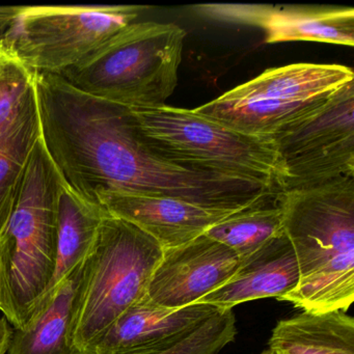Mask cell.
<instances>
[{
    "mask_svg": "<svg viewBox=\"0 0 354 354\" xmlns=\"http://www.w3.org/2000/svg\"><path fill=\"white\" fill-rule=\"evenodd\" d=\"M300 281L283 301L302 312H347L354 300V177L279 194Z\"/></svg>",
    "mask_w": 354,
    "mask_h": 354,
    "instance_id": "1",
    "label": "cell"
},
{
    "mask_svg": "<svg viewBox=\"0 0 354 354\" xmlns=\"http://www.w3.org/2000/svg\"><path fill=\"white\" fill-rule=\"evenodd\" d=\"M61 180L40 136L0 234V310L15 329L30 322L53 279Z\"/></svg>",
    "mask_w": 354,
    "mask_h": 354,
    "instance_id": "2",
    "label": "cell"
},
{
    "mask_svg": "<svg viewBox=\"0 0 354 354\" xmlns=\"http://www.w3.org/2000/svg\"><path fill=\"white\" fill-rule=\"evenodd\" d=\"M130 111L142 142L165 160L285 190V169L272 138L241 133L194 109L165 104Z\"/></svg>",
    "mask_w": 354,
    "mask_h": 354,
    "instance_id": "3",
    "label": "cell"
},
{
    "mask_svg": "<svg viewBox=\"0 0 354 354\" xmlns=\"http://www.w3.org/2000/svg\"><path fill=\"white\" fill-rule=\"evenodd\" d=\"M185 37L176 24L134 22L59 76L80 92L129 109L161 106L177 86Z\"/></svg>",
    "mask_w": 354,
    "mask_h": 354,
    "instance_id": "4",
    "label": "cell"
},
{
    "mask_svg": "<svg viewBox=\"0 0 354 354\" xmlns=\"http://www.w3.org/2000/svg\"><path fill=\"white\" fill-rule=\"evenodd\" d=\"M162 254L163 248L154 238L107 213L82 263L72 353L92 354L111 325L146 297Z\"/></svg>",
    "mask_w": 354,
    "mask_h": 354,
    "instance_id": "5",
    "label": "cell"
},
{
    "mask_svg": "<svg viewBox=\"0 0 354 354\" xmlns=\"http://www.w3.org/2000/svg\"><path fill=\"white\" fill-rule=\"evenodd\" d=\"M352 80L345 66L293 64L266 70L194 111L241 133L272 138Z\"/></svg>",
    "mask_w": 354,
    "mask_h": 354,
    "instance_id": "6",
    "label": "cell"
},
{
    "mask_svg": "<svg viewBox=\"0 0 354 354\" xmlns=\"http://www.w3.org/2000/svg\"><path fill=\"white\" fill-rule=\"evenodd\" d=\"M148 9L140 6L24 7L5 42L37 73L59 75L93 55Z\"/></svg>",
    "mask_w": 354,
    "mask_h": 354,
    "instance_id": "7",
    "label": "cell"
},
{
    "mask_svg": "<svg viewBox=\"0 0 354 354\" xmlns=\"http://www.w3.org/2000/svg\"><path fill=\"white\" fill-rule=\"evenodd\" d=\"M272 138L285 169V190L354 177V80Z\"/></svg>",
    "mask_w": 354,
    "mask_h": 354,
    "instance_id": "8",
    "label": "cell"
},
{
    "mask_svg": "<svg viewBox=\"0 0 354 354\" xmlns=\"http://www.w3.org/2000/svg\"><path fill=\"white\" fill-rule=\"evenodd\" d=\"M240 264L241 258L232 248L204 234L183 245L163 250L147 298L163 308L192 306L225 285Z\"/></svg>",
    "mask_w": 354,
    "mask_h": 354,
    "instance_id": "9",
    "label": "cell"
},
{
    "mask_svg": "<svg viewBox=\"0 0 354 354\" xmlns=\"http://www.w3.org/2000/svg\"><path fill=\"white\" fill-rule=\"evenodd\" d=\"M98 202L109 214L136 225L154 238L163 250L188 243L204 235L213 225L242 211L210 208L167 196L123 192L99 194Z\"/></svg>",
    "mask_w": 354,
    "mask_h": 354,
    "instance_id": "10",
    "label": "cell"
},
{
    "mask_svg": "<svg viewBox=\"0 0 354 354\" xmlns=\"http://www.w3.org/2000/svg\"><path fill=\"white\" fill-rule=\"evenodd\" d=\"M208 304L167 308L142 298L126 310L96 344L92 354H149L175 345L221 312Z\"/></svg>",
    "mask_w": 354,
    "mask_h": 354,
    "instance_id": "11",
    "label": "cell"
},
{
    "mask_svg": "<svg viewBox=\"0 0 354 354\" xmlns=\"http://www.w3.org/2000/svg\"><path fill=\"white\" fill-rule=\"evenodd\" d=\"M300 273L293 246L285 232L241 260L233 277L196 304L229 310L262 298L283 300L299 285Z\"/></svg>",
    "mask_w": 354,
    "mask_h": 354,
    "instance_id": "12",
    "label": "cell"
},
{
    "mask_svg": "<svg viewBox=\"0 0 354 354\" xmlns=\"http://www.w3.org/2000/svg\"><path fill=\"white\" fill-rule=\"evenodd\" d=\"M82 263L43 298L26 326L14 330L7 354H73L71 333L80 297Z\"/></svg>",
    "mask_w": 354,
    "mask_h": 354,
    "instance_id": "13",
    "label": "cell"
},
{
    "mask_svg": "<svg viewBox=\"0 0 354 354\" xmlns=\"http://www.w3.org/2000/svg\"><path fill=\"white\" fill-rule=\"evenodd\" d=\"M107 213L101 205L78 196L62 177L57 204V260L44 297L86 260Z\"/></svg>",
    "mask_w": 354,
    "mask_h": 354,
    "instance_id": "14",
    "label": "cell"
},
{
    "mask_svg": "<svg viewBox=\"0 0 354 354\" xmlns=\"http://www.w3.org/2000/svg\"><path fill=\"white\" fill-rule=\"evenodd\" d=\"M269 349L283 354H354V320L345 310L302 312L273 328Z\"/></svg>",
    "mask_w": 354,
    "mask_h": 354,
    "instance_id": "15",
    "label": "cell"
},
{
    "mask_svg": "<svg viewBox=\"0 0 354 354\" xmlns=\"http://www.w3.org/2000/svg\"><path fill=\"white\" fill-rule=\"evenodd\" d=\"M259 28L266 43L319 42L353 46L354 10L263 8Z\"/></svg>",
    "mask_w": 354,
    "mask_h": 354,
    "instance_id": "16",
    "label": "cell"
},
{
    "mask_svg": "<svg viewBox=\"0 0 354 354\" xmlns=\"http://www.w3.org/2000/svg\"><path fill=\"white\" fill-rule=\"evenodd\" d=\"M40 136L38 104L0 136V234L11 216L32 151Z\"/></svg>",
    "mask_w": 354,
    "mask_h": 354,
    "instance_id": "17",
    "label": "cell"
},
{
    "mask_svg": "<svg viewBox=\"0 0 354 354\" xmlns=\"http://www.w3.org/2000/svg\"><path fill=\"white\" fill-rule=\"evenodd\" d=\"M283 232V210L279 203L260 205L239 211L216 223L206 235L243 259Z\"/></svg>",
    "mask_w": 354,
    "mask_h": 354,
    "instance_id": "18",
    "label": "cell"
},
{
    "mask_svg": "<svg viewBox=\"0 0 354 354\" xmlns=\"http://www.w3.org/2000/svg\"><path fill=\"white\" fill-rule=\"evenodd\" d=\"M37 72L0 42V136L37 106Z\"/></svg>",
    "mask_w": 354,
    "mask_h": 354,
    "instance_id": "19",
    "label": "cell"
},
{
    "mask_svg": "<svg viewBox=\"0 0 354 354\" xmlns=\"http://www.w3.org/2000/svg\"><path fill=\"white\" fill-rule=\"evenodd\" d=\"M236 335L235 315L221 310L175 345L149 354H218Z\"/></svg>",
    "mask_w": 354,
    "mask_h": 354,
    "instance_id": "20",
    "label": "cell"
},
{
    "mask_svg": "<svg viewBox=\"0 0 354 354\" xmlns=\"http://www.w3.org/2000/svg\"><path fill=\"white\" fill-rule=\"evenodd\" d=\"M263 6L203 5L196 8L201 15L219 21L258 26Z\"/></svg>",
    "mask_w": 354,
    "mask_h": 354,
    "instance_id": "21",
    "label": "cell"
},
{
    "mask_svg": "<svg viewBox=\"0 0 354 354\" xmlns=\"http://www.w3.org/2000/svg\"><path fill=\"white\" fill-rule=\"evenodd\" d=\"M24 8L22 6H0V42L5 40Z\"/></svg>",
    "mask_w": 354,
    "mask_h": 354,
    "instance_id": "22",
    "label": "cell"
},
{
    "mask_svg": "<svg viewBox=\"0 0 354 354\" xmlns=\"http://www.w3.org/2000/svg\"><path fill=\"white\" fill-rule=\"evenodd\" d=\"M14 329L5 316L0 317V354H7L10 348Z\"/></svg>",
    "mask_w": 354,
    "mask_h": 354,
    "instance_id": "23",
    "label": "cell"
},
{
    "mask_svg": "<svg viewBox=\"0 0 354 354\" xmlns=\"http://www.w3.org/2000/svg\"><path fill=\"white\" fill-rule=\"evenodd\" d=\"M260 354H277V352L273 351V350L268 349V350H265V351H263L262 353H260Z\"/></svg>",
    "mask_w": 354,
    "mask_h": 354,
    "instance_id": "24",
    "label": "cell"
},
{
    "mask_svg": "<svg viewBox=\"0 0 354 354\" xmlns=\"http://www.w3.org/2000/svg\"><path fill=\"white\" fill-rule=\"evenodd\" d=\"M277 354H283V353H277Z\"/></svg>",
    "mask_w": 354,
    "mask_h": 354,
    "instance_id": "25",
    "label": "cell"
}]
</instances>
